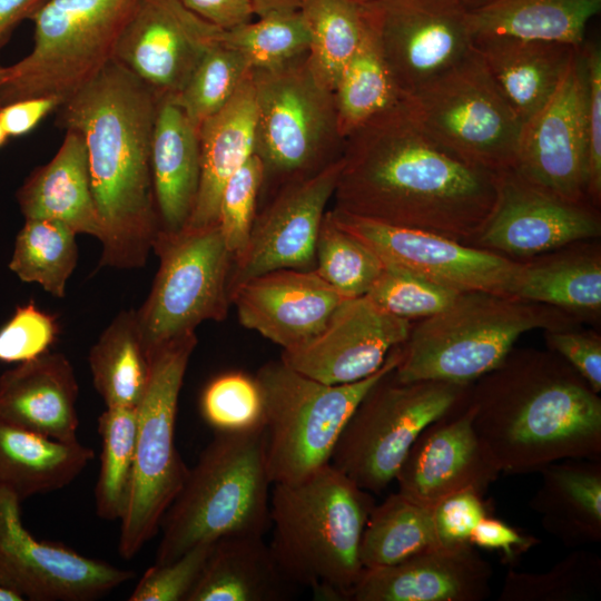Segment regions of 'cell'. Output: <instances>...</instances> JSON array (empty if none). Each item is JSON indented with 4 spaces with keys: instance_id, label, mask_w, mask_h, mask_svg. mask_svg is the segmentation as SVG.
Here are the masks:
<instances>
[{
    "instance_id": "cell-45",
    "label": "cell",
    "mask_w": 601,
    "mask_h": 601,
    "mask_svg": "<svg viewBox=\"0 0 601 601\" xmlns=\"http://www.w3.org/2000/svg\"><path fill=\"white\" fill-rule=\"evenodd\" d=\"M204 420L216 432H245L264 426V402L255 377L227 372L213 378L200 397Z\"/></svg>"
},
{
    "instance_id": "cell-25",
    "label": "cell",
    "mask_w": 601,
    "mask_h": 601,
    "mask_svg": "<svg viewBox=\"0 0 601 601\" xmlns=\"http://www.w3.org/2000/svg\"><path fill=\"white\" fill-rule=\"evenodd\" d=\"M78 382L62 353L50 351L0 375V418L63 441H77Z\"/></svg>"
},
{
    "instance_id": "cell-13",
    "label": "cell",
    "mask_w": 601,
    "mask_h": 601,
    "mask_svg": "<svg viewBox=\"0 0 601 601\" xmlns=\"http://www.w3.org/2000/svg\"><path fill=\"white\" fill-rule=\"evenodd\" d=\"M159 268L136 317L146 353L195 333L206 321L226 318L233 264L219 225L157 233Z\"/></svg>"
},
{
    "instance_id": "cell-57",
    "label": "cell",
    "mask_w": 601,
    "mask_h": 601,
    "mask_svg": "<svg viewBox=\"0 0 601 601\" xmlns=\"http://www.w3.org/2000/svg\"><path fill=\"white\" fill-rule=\"evenodd\" d=\"M256 17L270 12L298 10L303 0H250Z\"/></svg>"
},
{
    "instance_id": "cell-31",
    "label": "cell",
    "mask_w": 601,
    "mask_h": 601,
    "mask_svg": "<svg viewBox=\"0 0 601 601\" xmlns=\"http://www.w3.org/2000/svg\"><path fill=\"white\" fill-rule=\"evenodd\" d=\"M530 501L542 528L571 548L601 541V459H565L540 471Z\"/></svg>"
},
{
    "instance_id": "cell-22",
    "label": "cell",
    "mask_w": 601,
    "mask_h": 601,
    "mask_svg": "<svg viewBox=\"0 0 601 601\" xmlns=\"http://www.w3.org/2000/svg\"><path fill=\"white\" fill-rule=\"evenodd\" d=\"M500 474L474 430L471 410L465 404L420 433L394 481L402 495L435 506L459 492L484 494Z\"/></svg>"
},
{
    "instance_id": "cell-30",
    "label": "cell",
    "mask_w": 601,
    "mask_h": 601,
    "mask_svg": "<svg viewBox=\"0 0 601 601\" xmlns=\"http://www.w3.org/2000/svg\"><path fill=\"white\" fill-rule=\"evenodd\" d=\"M521 260L514 296L555 307L581 321L601 315V246L581 240Z\"/></svg>"
},
{
    "instance_id": "cell-35",
    "label": "cell",
    "mask_w": 601,
    "mask_h": 601,
    "mask_svg": "<svg viewBox=\"0 0 601 601\" xmlns=\"http://www.w3.org/2000/svg\"><path fill=\"white\" fill-rule=\"evenodd\" d=\"M92 384L106 407H137L150 375L136 309L118 313L91 346Z\"/></svg>"
},
{
    "instance_id": "cell-23",
    "label": "cell",
    "mask_w": 601,
    "mask_h": 601,
    "mask_svg": "<svg viewBox=\"0 0 601 601\" xmlns=\"http://www.w3.org/2000/svg\"><path fill=\"white\" fill-rule=\"evenodd\" d=\"M239 323L283 349L313 338L347 299L314 269H277L233 288Z\"/></svg>"
},
{
    "instance_id": "cell-41",
    "label": "cell",
    "mask_w": 601,
    "mask_h": 601,
    "mask_svg": "<svg viewBox=\"0 0 601 601\" xmlns=\"http://www.w3.org/2000/svg\"><path fill=\"white\" fill-rule=\"evenodd\" d=\"M601 595V558L592 551L568 554L544 572L510 570L499 601H587Z\"/></svg>"
},
{
    "instance_id": "cell-48",
    "label": "cell",
    "mask_w": 601,
    "mask_h": 601,
    "mask_svg": "<svg viewBox=\"0 0 601 601\" xmlns=\"http://www.w3.org/2000/svg\"><path fill=\"white\" fill-rule=\"evenodd\" d=\"M57 317L30 299L0 327V362L19 364L43 355L57 341Z\"/></svg>"
},
{
    "instance_id": "cell-56",
    "label": "cell",
    "mask_w": 601,
    "mask_h": 601,
    "mask_svg": "<svg viewBox=\"0 0 601 601\" xmlns=\"http://www.w3.org/2000/svg\"><path fill=\"white\" fill-rule=\"evenodd\" d=\"M45 0H0V49L9 41L14 29Z\"/></svg>"
},
{
    "instance_id": "cell-49",
    "label": "cell",
    "mask_w": 601,
    "mask_h": 601,
    "mask_svg": "<svg viewBox=\"0 0 601 601\" xmlns=\"http://www.w3.org/2000/svg\"><path fill=\"white\" fill-rule=\"evenodd\" d=\"M213 543L198 544L171 562L148 568L128 600L187 601L203 572Z\"/></svg>"
},
{
    "instance_id": "cell-38",
    "label": "cell",
    "mask_w": 601,
    "mask_h": 601,
    "mask_svg": "<svg viewBox=\"0 0 601 601\" xmlns=\"http://www.w3.org/2000/svg\"><path fill=\"white\" fill-rule=\"evenodd\" d=\"M299 10L309 33L308 67L321 85L334 91L366 33L364 8L351 0H303Z\"/></svg>"
},
{
    "instance_id": "cell-40",
    "label": "cell",
    "mask_w": 601,
    "mask_h": 601,
    "mask_svg": "<svg viewBox=\"0 0 601 601\" xmlns=\"http://www.w3.org/2000/svg\"><path fill=\"white\" fill-rule=\"evenodd\" d=\"M100 466L95 487L97 515L120 521L132 481L137 437L136 407H106L98 417Z\"/></svg>"
},
{
    "instance_id": "cell-47",
    "label": "cell",
    "mask_w": 601,
    "mask_h": 601,
    "mask_svg": "<svg viewBox=\"0 0 601 601\" xmlns=\"http://www.w3.org/2000/svg\"><path fill=\"white\" fill-rule=\"evenodd\" d=\"M263 166L254 154L226 183L218 209V225L233 259L245 249L258 213Z\"/></svg>"
},
{
    "instance_id": "cell-1",
    "label": "cell",
    "mask_w": 601,
    "mask_h": 601,
    "mask_svg": "<svg viewBox=\"0 0 601 601\" xmlns=\"http://www.w3.org/2000/svg\"><path fill=\"white\" fill-rule=\"evenodd\" d=\"M334 209L472 245L495 205L499 176L460 159L406 102L347 136Z\"/></svg>"
},
{
    "instance_id": "cell-20",
    "label": "cell",
    "mask_w": 601,
    "mask_h": 601,
    "mask_svg": "<svg viewBox=\"0 0 601 601\" xmlns=\"http://www.w3.org/2000/svg\"><path fill=\"white\" fill-rule=\"evenodd\" d=\"M341 168L342 158L315 176L280 188L259 207L245 249L233 259L228 293L268 272L314 269L318 230Z\"/></svg>"
},
{
    "instance_id": "cell-52",
    "label": "cell",
    "mask_w": 601,
    "mask_h": 601,
    "mask_svg": "<svg viewBox=\"0 0 601 601\" xmlns=\"http://www.w3.org/2000/svg\"><path fill=\"white\" fill-rule=\"evenodd\" d=\"M550 351L562 357L595 392H601V335L595 331L545 329Z\"/></svg>"
},
{
    "instance_id": "cell-3",
    "label": "cell",
    "mask_w": 601,
    "mask_h": 601,
    "mask_svg": "<svg viewBox=\"0 0 601 601\" xmlns=\"http://www.w3.org/2000/svg\"><path fill=\"white\" fill-rule=\"evenodd\" d=\"M474 430L501 473L565 459H601V398L554 352L512 348L471 384Z\"/></svg>"
},
{
    "instance_id": "cell-16",
    "label": "cell",
    "mask_w": 601,
    "mask_h": 601,
    "mask_svg": "<svg viewBox=\"0 0 601 601\" xmlns=\"http://www.w3.org/2000/svg\"><path fill=\"white\" fill-rule=\"evenodd\" d=\"M22 501L0 485V584L31 601H92L134 578L130 570L36 539Z\"/></svg>"
},
{
    "instance_id": "cell-15",
    "label": "cell",
    "mask_w": 601,
    "mask_h": 601,
    "mask_svg": "<svg viewBox=\"0 0 601 601\" xmlns=\"http://www.w3.org/2000/svg\"><path fill=\"white\" fill-rule=\"evenodd\" d=\"M333 220L383 262L421 275L459 293L514 296L521 260L414 228L394 226L334 208Z\"/></svg>"
},
{
    "instance_id": "cell-19",
    "label": "cell",
    "mask_w": 601,
    "mask_h": 601,
    "mask_svg": "<svg viewBox=\"0 0 601 601\" xmlns=\"http://www.w3.org/2000/svg\"><path fill=\"white\" fill-rule=\"evenodd\" d=\"M223 29L179 0H138L117 41L114 59L160 99L184 88Z\"/></svg>"
},
{
    "instance_id": "cell-62",
    "label": "cell",
    "mask_w": 601,
    "mask_h": 601,
    "mask_svg": "<svg viewBox=\"0 0 601 601\" xmlns=\"http://www.w3.org/2000/svg\"><path fill=\"white\" fill-rule=\"evenodd\" d=\"M357 4H361V6H364V4H368V3H372L374 1H377V0H351Z\"/></svg>"
},
{
    "instance_id": "cell-29",
    "label": "cell",
    "mask_w": 601,
    "mask_h": 601,
    "mask_svg": "<svg viewBox=\"0 0 601 601\" xmlns=\"http://www.w3.org/2000/svg\"><path fill=\"white\" fill-rule=\"evenodd\" d=\"M473 47L523 124L554 95L579 49L512 37L479 39Z\"/></svg>"
},
{
    "instance_id": "cell-58",
    "label": "cell",
    "mask_w": 601,
    "mask_h": 601,
    "mask_svg": "<svg viewBox=\"0 0 601 601\" xmlns=\"http://www.w3.org/2000/svg\"><path fill=\"white\" fill-rule=\"evenodd\" d=\"M0 601H24L16 591L0 584Z\"/></svg>"
},
{
    "instance_id": "cell-43",
    "label": "cell",
    "mask_w": 601,
    "mask_h": 601,
    "mask_svg": "<svg viewBox=\"0 0 601 601\" xmlns=\"http://www.w3.org/2000/svg\"><path fill=\"white\" fill-rule=\"evenodd\" d=\"M383 268L381 258L326 210L317 235L314 270L345 298H355L370 292Z\"/></svg>"
},
{
    "instance_id": "cell-44",
    "label": "cell",
    "mask_w": 601,
    "mask_h": 601,
    "mask_svg": "<svg viewBox=\"0 0 601 601\" xmlns=\"http://www.w3.org/2000/svg\"><path fill=\"white\" fill-rule=\"evenodd\" d=\"M245 57L221 40L211 47L171 100L197 127L223 109L250 73Z\"/></svg>"
},
{
    "instance_id": "cell-34",
    "label": "cell",
    "mask_w": 601,
    "mask_h": 601,
    "mask_svg": "<svg viewBox=\"0 0 601 601\" xmlns=\"http://www.w3.org/2000/svg\"><path fill=\"white\" fill-rule=\"evenodd\" d=\"M600 9L601 0H496L467 18L473 41L512 37L580 48Z\"/></svg>"
},
{
    "instance_id": "cell-4",
    "label": "cell",
    "mask_w": 601,
    "mask_h": 601,
    "mask_svg": "<svg viewBox=\"0 0 601 601\" xmlns=\"http://www.w3.org/2000/svg\"><path fill=\"white\" fill-rule=\"evenodd\" d=\"M372 493L327 463L294 483L274 484L272 552L287 579L324 600L349 597L364 568L361 542Z\"/></svg>"
},
{
    "instance_id": "cell-12",
    "label": "cell",
    "mask_w": 601,
    "mask_h": 601,
    "mask_svg": "<svg viewBox=\"0 0 601 601\" xmlns=\"http://www.w3.org/2000/svg\"><path fill=\"white\" fill-rule=\"evenodd\" d=\"M405 102L423 130L460 159L495 174L514 168L523 121L474 47Z\"/></svg>"
},
{
    "instance_id": "cell-24",
    "label": "cell",
    "mask_w": 601,
    "mask_h": 601,
    "mask_svg": "<svg viewBox=\"0 0 601 601\" xmlns=\"http://www.w3.org/2000/svg\"><path fill=\"white\" fill-rule=\"evenodd\" d=\"M492 574L472 544L439 545L364 570L349 601H483L491 593Z\"/></svg>"
},
{
    "instance_id": "cell-39",
    "label": "cell",
    "mask_w": 601,
    "mask_h": 601,
    "mask_svg": "<svg viewBox=\"0 0 601 601\" xmlns=\"http://www.w3.org/2000/svg\"><path fill=\"white\" fill-rule=\"evenodd\" d=\"M77 234L51 219H26L13 246L9 268L24 283L38 284L62 298L78 262Z\"/></svg>"
},
{
    "instance_id": "cell-46",
    "label": "cell",
    "mask_w": 601,
    "mask_h": 601,
    "mask_svg": "<svg viewBox=\"0 0 601 601\" xmlns=\"http://www.w3.org/2000/svg\"><path fill=\"white\" fill-rule=\"evenodd\" d=\"M459 294L407 269L384 265L366 296L384 311L413 321L442 312Z\"/></svg>"
},
{
    "instance_id": "cell-5",
    "label": "cell",
    "mask_w": 601,
    "mask_h": 601,
    "mask_svg": "<svg viewBox=\"0 0 601 601\" xmlns=\"http://www.w3.org/2000/svg\"><path fill=\"white\" fill-rule=\"evenodd\" d=\"M264 426L216 432L166 511L155 564L235 535H263L270 525Z\"/></svg>"
},
{
    "instance_id": "cell-33",
    "label": "cell",
    "mask_w": 601,
    "mask_h": 601,
    "mask_svg": "<svg viewBox=\"0 0 601 601\" xmlns=\"http://www.w3.org/2000/svg\"><path fill=\"white\" fill-rule=\"evenodd\" d=\"M92 459L79 440H55L0 418V485L22 502L66 487Z\"/></svg>"
},
{
    "instance_id": "cell-6",
    "label": "cell",
    "mask_w": 601,
    "mask_h": 601,
    "mask_svg": "<svg viewBox=\"0 0 601 601\" xmlns=\"http://www.w3.org/2000/svg\"><path fill=\"white\" fill-rule=\"evenodd\" d=\"M579 323L555 307L515 296L460 293L442 312L412 324L393 374L401 382L472 384L501 364L524 333Z\"/></svg>"
},
{
    "instance_id": "cell-36",
    "label": "cell",
    "mask_w": 601,
    "mask_h": 601,
    "mask_svg": "<svg viewBox=\"0 0 601 601\" xmlns=\"http://www.w3.org/2000/svg\"><path fill=\"white\" fill-rule=\"evenodd\" d=\"M433 506L418 504L401 493L374 505L365 525L359 558L364 570L384 568L439 546Z\"/></svg>"
},
{
    "instance_id": "cell-8",
    "label": "cell",
    "mask_w": 601,
    "mask_h": 601,
    "mask_svg": "<svg viewBox=\"0 0 601 601\" xmlns=\"http://www.w3.org/2000/svg\"><path fill=\"white\" fill-rule=\"evenodd\" d=\"M402 345L391 351L374 374L347 384L314 380L280 358L259 367L254 377L264 402L266 461L272 484L297 482L329 463L353 411L367 391L395 368Z\"/></svg>"
},
{
    "instance_id": "cell-42",
    "label": "cell",
    "mask_w": 601,
    "mask_h": 601,
    "mask_svg": "<svg viewBox=\"0 0 601 601\" xmlns=\"http://www.w3.org/2000/svg\"><path fill=\"white\" fill-rule=\"evenodd\" d=\"M220 40L252 69H275L307 55L309 33L300 10L277 11L223 30Z\"/></svg>"
},
{
    "instance_id": "cell-37",
    "label": "cell",
    "mask_w": 601,
    "mask_h": 601,
    "mask_svg": "<svg viewBox=\"0 0 601 601\" xmlns=\"http://www.w3.org/2000/svg\"><path fill=\"white\" fill-rule=\"evenodd\" d=\"M333 93L344 140L358 128L405 101L368 22L364 38L344 68Z\"/></svg>"
},
{
    "instance_id": "cell-54",
    "label": "cell",
    "mask_w": 601,
    "mask_h": 601,
    "mask_svg": "<svg viewBox=\"0 0 601 601\" xmlns=\"http://www.w3.org/2000/svg\"><path fill=\"white\" fill-rule=\"evenodd\" d=\"M61 101L55 97H31L0 107V124L8 137H20L33 130Z\"/></svg>"
},
{
    "instance_id": "cell-53",
    "label": "cell",
    "mask_w": 601,
    "mask_h": 601,
    "mask_svg": "<svg viewBox=\"0 0 601 601\" xmlns=\"http://www.w3.org/2000/svg\"><path fill=\"white\" fill-rule=\"evenodd\" d=\"M470 544L475 548L497 551L504 562H514L540 541L531 535H524L505 522L490 515L483 518L473 529Z\"/></svg>"
},
{
    "instance_id": "cell-17",
    "label": "cell",
    "mask_w": 601,
    "mask_h": 601,
    "mask_svg": "<svg viewBox=\"0 0 601 601\" xmlns=\"http://www.w3.org/2000/svg\"><path fill=\"white\" fill-rule=\"evenodd\" d=\"M493 210L472 246L526 259L601 236L599 209L553 195L515 169L497 174Z\"/></svg>"
},
{
    "instance_id": "cell-27",
    "label": "cell",
    "mask_w": 601,
    "mask_h": 601,
    "mask_svg": "<svg viewBox=\"0 0 601 601\" xmlns=\"http://www.w3.org/2000/svg\"><path fill=\"white\" fill-rule=\"evenodd\" d=\"M16 197L26 219L58 220L77 235L100 238L87 147L77 130H66L53 158L26 178Z\"/></svg>"
},
{
    "instance_id": "cell-55",
    "label": "cell",
    "mask_w": 601,
    "mask_h": 601,
    "mask_svg": "<svg viewBox=\"0 0 601 601\" xmlns=\"http://www.w3.org/2000/svg\"><path fill=\"white\" fill-rule=\"evenodd\" d=\"M187 9L211 24L227 30L253 20L250 0H179Z\"/></svg>"
},
{
    "instance_id": "cell-59",
    "label": "cell",
    "mask_w": 601,
    "mask_h": 601,
    "mask_svg": "<svg viewBox=\"0 0 601 601\" xmlns=\"http://www.w3.org/2000/svg\"><path fill=\"white\" fill-rule=\"evenodd\" d=\"M459 1L467 11H473V10L483 8L496 0H459Z\"/></svg>"
},
{
    "instance_id": "cell-11",
    "label": "cell",
    "mask_w": 601,
    "mask_h": 601,
    "mask_svg": "<svg viewBox=\"0 0 601 601\" xmlns=\"http://www.w3.org/2000/svg\"><path fill=\"white\" fill-rule=\"evenodd\" d=\"M393 371L359 401L329 461L359 487L377 494L395 480L420 433L464 406L471 388L445 381L401 382Z\"/></svg>"
},
{
    "instance_id": "cell-21",
    "label": "cell",
    "mask_w": 601,
    "mask_h": 601,
    "mask_svg": "<svg viewBox=\"0 0 601 601\" xmlns=\"http://www.w3.org/2000/svg\"><path fill=\"white\" fill-rule=\"evenodd\" d=\"M412 324L384 311L366 295L347 298L318 334L283 349L280 359L326 384L357 382L378 371L391 351L404 344Z\"/></svg>"
},
{
    "instance_id": "cell-51",
    "label": "cell",
    "mask_w": 601,
    "mask_h": 601,
    "mask_svg": "<svg viewBox=\"0 0 601 601\" xmlns=\"http://www.w3.org/2000/svg\"><path fill=\"white\" fill-rule=\"evenodd\" d=\"M483 494L463 491L452 494L433 506V522L440 545L470 543L476 524L489 515Z\"/></svg>"
},
{
    "instance_id": "cell-14",
    "label": "cell",
    "mask_w": 601,
    "mask_h": 601,
    "mask_svg": "<svg viewBox=\"0 0 601 601\" xmlns=\"http://www.w3.org/2000/svg\"><path fill=\"white\" fill-rule=\"evenodd\" d=\"M363 8L404 98L442 76L473 49L469 11L459 0H377Z\"/></svg>"
},
{
    "instance_id": "cell-26",
    "label": "cell",
    "mask_w": 601,
    "mask_h": 601,
    "mask_svg": "<svg viewBox=\"0 0 601 601\" xmlns=\"http://www.w3.org/2000/svg\"><path fill=\"white\" fill-rule=\"evenodd\" d=\"M151 176L158 233L184 229L200 181L198 128L169 99H160L151 141Z\"/></svg>"
},
{
    "instance_id": "cell-18",
    "label": "cell",
    "mask_w": 601,
    "mask_h": 601,
    "mask_svg": "<svg viewBox=\"0 0 601 601\" xmlns=\"http://www.w3.org/2000/svg\"><path fill=\"white\" fill-rule=\"evenodd\" d=\"M582 46L548 104L523 124L513 168L535 186L575 203H589Z\"/></svg>"
},
{
    "instance_id": "cell-32",
    "label": "cell",
    "mask_w": 601,
    "mask_h": 601,
    "mask_svg": "<svg viewBox=\"0 0 601 601\" xmlns=\"http://www.w3.org/2000/svg\"><path fill=\"white\" fill-rule=\"evenodd\" d=\"M292 585L263 535H235L213 543L187 601H278Z\"/></svg>"
},
{
    "instance_id": "cell-2",
    "label": "cell",
    "mask_w": 601,
    "mask_h": 601,
    "mask_svg": "<svg viewBox=\"0 0 601 601\" xmlns=\"http://www.w3.org/2000/svg\"><path fill=\"white\" fill-rule=\"evenodd\" d=\"M159 98L110 60L58 109L57 125L82 136L101 235L100 267H142L158 233L151 141Z\"/></svg>"
},
{
    "instance_id": "cell-61",
    "label": "cell",
    "mask_w": 601,
    "mask_h": 601,
    "mask_svg": "<svg viewBox=\"0 0 601 601\" xmlns=\"http://www.w3.org/2000/svg\"><path fill=\"white\" fill-rule=\"evenodd\" d=\"M9 137L0 124V148L8 141Z\"/></svg>"
},
{
    "instance_id": "cell-9",
    "label": "cell",
    "mask_w": 601,
    "mask_h": 601,
    "mask_svg": "<svg viewBox=\"0 0 601 601\" xmlns=\"http://www.w3.org/2000/svg\"><path fill=\"white\" fill-rule=\"evenodd\" d=\"M138 0H45L29 20L33 47L9 67L0 107L31 97L61 105L110 60Z\"/></svg>"
},
{
    "instance_id": "cell-50",
    "label": "cell",
    "mask_w": 601,
    "mask_h": 601,
    "mask_svg": "<svg viewBox=\"0 0 601 601\" xmlns=\"http://www.w3.org/2000/svg\"><path fill=\"white\" fill-rule=\"evenodd\" d=\"M585 67L587 196L595 208L601 204V50L597 42L582 46Z\"/></svg>"
},
{
    "instance_id": "cell-10",
    "label": "cell",
    "mask_w": 601,
    "mask_h": 601,
    "mask_svg": "<svg viewBox=\"0 0 601 601\" xmlns=\"http://www.w3.org/2000/svg\"><path fill=\"white\" fill-rule=\"evenodd\" d=\"M196 334L171 341L149 355L150 375L137 405L135 464L129 499L120 520L118 553L130 560L159 531L189 469L175 443L179 393Z\"/></svg>"
},
{
    "instance_id": "cell-28",
    "label": "cell",
    "mask_w": 601,
    "mask_h": 601,
    "mask_svg": "<svg viewBox=\"0 0 601 601\" xmlns=\"http://www.w3.org/2000/svg\"><path fill=\"white\" fill-rule=\"evenodd\" d=\"M256 107L250 73L228 104L198 128L200 181L185 228L218 224L221 191L229 178L255 154Z\"/></svg>"
},
{
    "instance_id": "cell-7",
    "label": "cell",
    "mask_w": 601,
    "mask_h": 601,
    "mask_svg": "<svg viewBox=\"0 0 601 601\" xmlns=\"http://www.w3.org/2000/svg\"><path fill=\"white\" fill-rule=\"evenodd\" d=\"M306 57L250 70L255 155L263 166L258 209L280 188L315 176L343 154L334 93L314 77Z\"/></svg>"
},
{
    "instance_id": "cell-60",
    "label": "cell",
    "mask_w": 601,
    "mask_h": 601,
    "mask_svg": "<svg viewBox=\"0 0 601 601\" xmlns=\"http://www.w3.org/2000/svg\"><path fill=\"white\" fill-rule=\"evenodd\" d=\"M8 73H9V67H3L0 65V85L7 80Z\"/></svg>"
}]
</instances>
